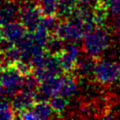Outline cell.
<instances>
[{
    "instance_id": "cell-1",
    "label": "cell",
    "mask_w": 120,
    "mask_h": 120,
    "mask_svg": "<svg viewBox=\"0 0 120 120\" xmlns=\"http://www.w3.org/2000/svg\"><path fill=\"white\" fill-rule=\"evenodd\" d=\"M53 34L63 41L78 42L85 37V30L82 22L74 14H69L64 21L57 22Z\"/></svg>"
},
{
    "instance_id": "cell-2",
    "label": "cell",
    "mask_w": 120,
    "mask_h": 120,
    "mask_svg": "<svg viewBox=\"0 0 120 120\" xmlns=\"http://www.w3.org/2000/svg\"><path fill=\"white\" fill-rule=\"evenodd\" d=\"M111 42V36L104 26L96 27L85 35L83 38V50L85 53L98 59L106 51Z\"/></svg>"
},
{
    "instance_id": "cell-3",
    "label": "cell",
    "mask_w": 120,
    "mask_h": 120,
    "mask_svg": "<svg viewBox=\"0 0 120 120\" xmlns=\"http://www.w3.org/2000/svg\"><path fill=\"white\" fill-rule=\"evenodd\" d=\"M22 78L23 75L14 65H8L0 69V86L7 98H12L22 89Z\"/></svg>"
},
{
    "instance_id": "cell-4",
    "label": "cell",
    "mask_w": 120,
    "mask_h": 120,
    "mask_svg": "<svg viewBox=\"0 0 120 120\" xmlns=\"http://www.w3.org/2000/svg\"><path fill=\"white\" fill-rule=\"evenodd\" d=\"M93 74L96 80L103 84L120 81V64L110 59H99L95 64Z\"/></svg>"
},
{
    "instance_id": "cell-5",
    "label": "cell",
    "mask_w": 120,
    "mask_h": 120,
    "mask_svg": "<svg viewBox=\"0 0 120 120\" xmlns=\"http://www.w3.org/2000/svg\"><path fill=\"white\" fill-rule=\"evenodd\" d=\"M42 13L37 4L31 3V1L23 2V5L20 8L19 19L28 32L35 31L39 25L42 18Z\"/></svg>"
},
{
    "instance_id": "cell-6",
    "label": "cell",
    "mask_w": 120,
    "mask_h": 120,
    "mask_svg": "<svg viewBox=\"0 0 120 120\" xmlns=\"http://www.w3.org/2000/svg\"><path fill=\"white\" fill-rule=\"evenodd\" d=\"M63 69L59 63L58 57L56 55L48 53L43 62L39 66L33 68L32 73L40 82L49 77L60 75Z\"/></svg>"
},
{
    "instance_id": "cell-7",
    "label": "cell",
    "mask_w": 120,
    "mask_h": 120,
    "mask_svg": "<svg viewBox=\"0 0 120 120\" xmlns=\"http://www.w3.org/2000/svg\"><path fill=\"white\" fill-rule=\"evenodd\" d=\"M56 56L58 57L63 71L66 73H73L80 58L79 47L74 42L66 44L61 52Z\"/></svg>"
},
{
    "instance_id": "cell-8",
    "label": "cell",
    "mask_w": 120,
    "mask_h": 120,
    "mask_svg": "<svg viewBox=\"0 0 120 120\" xmlns=\"http://www.w3.org/2000/svg\"><path fill=\"white\" fill-rule=\"evenodd\" d=\"M36 92L31 90L22 89L17 92L11 98V107L16 112H21L26 110L31 109L34 104L37 102Z\"/></svg>"
},
{
    "instance_id": "cell-9",
    "label": "cell",
    "mask_w": 120,
    "mask_h": 120,
    "mask_svg": "<svg viewBox=\"0 0 120 120\" xmlns=\"http://www.w3.org/2000/svg\"><path fill=\"white\" fill-rule=\"evenodd\" d=\"M28 31L23 24L19 21H11L1 26V33L3 38L8 39L13 44L18 43Z\"/></svg>"
},
{
    "instance_id": "cell-10",
    "label": "cell",
    "mask_w": 120,
    "mask_h": 120,
    "mask_svg": "<svg viewBox=\"0 0 120 120\" xmlns=\"http://www.w3.org/2000/svg\"><path fill=\"white\" fill-rule=\"evenodd\" d=\"M20 7L15 0L5 1L0 4V24L1 26L19 18Z\"/></svg>"
},
{
    "instance_id": "cell-11",
    "label": "cell",
    "mask_w": 120,
    "mask_h": 120,
    "mask_svg": "<svg viewBox=\"0 0 120 120\" xmlns=\"http://www.w3.org/2000/svg\"><path fill=\"white\" fill-rule=\"evenodd\" d=\"M95 60H96L95 58L87 54L85 57H80L74 71L77 72V74L80 76L90 75L91 73H93V70H94V67L96 64Z\"/></svg>"
},
{
    "instance_id": "cell-12",
    "label": "cell",
    "mask_w": 120,
    "mask_h": 120,
    "mask_svg": "<svg viewBox=\"0 0 120 120\" xmlns=\"http://www.w3.org/2000/svg\"><path fill=\"white\" fill-rule=\"evenodd\" d=\"M32 112H34L36 119H48L51 118L52 115V109L50 103L46 100H39L37 101L34 106L31 108Z\"/></svg>"
},
{
    "instance_id": "cell-13",
    "label": "cell",
    "mask_w": 120,
    "mask_h": 120,
    "mask_svg": "<svg viewBox=\"0 0 120 120\" xmlns=\"http://www.w3.org/2000/svg\"><path fill=\"white\" fill-rule=\"evenodd\" d=\"M70 75H71V73H68V75L65 76L64 82H63V85H62V88L60 91V95L64 96L68 98L72 97L78 89V83H77L76 79Z\"/></svg>"
},
{
    "instance_id": "cell-14",
    "label": "cell",
    "mask_w": 120,
    "mask_h": 120,
    "mask_svg": "<svg viewBox=\"0 0 120 120\" xmlns=\"http://www.w3.org/2000/svg\"><path fill=\"white\" fill-rule=\"evenodd\" d=\"M63 42L64 41L61 38H59L57 36H55L54 34H51L49 40L45 46V49L49 54L58 55L65 46L63 45Z\"/></svg>"
},
{
    "instance_id": "cell-15",
    "label": "cell",
    "mask_w": 120,
    "mask_h": 120,
    "mask_svg": "<svg viewBox=\"0 0 120 120\" xmlns=\"http://www.w3.org/2000/svg\"><path fill=\"white\" fill-rule=\"evenodd\" d=\"M38 7L42 15H57L58 1L57 0H38Z\"/></svg>"
},
{
    "instance_id": "cell-16",
    "label": "cell",
    "mask_w": 120,
    "mask_h": 120,
    "mask_svg": "<svg viewBox=\"0 0 120 120\" xmlns=\"http://www.w3.org/2000/svg\"><path fill=\"white\" fill-rule=\"evenodd\" d=\"M3 59H4V64L6 66L14 65L19 60H22V52L14 44L8 50L3 52Z\"/></svg>"
},
{
    "instance_id": "cell-17",
    "label": "cell",
    "mask_w": 120,
    "mask_h": 120,
    "mask_svg": "<svg viewBox=\"0 0 120 120\" xmlns=\"http://www.w3.org/2000/svg\"><path fill=\"white\" fill-rule=\"evenodd\" d=\"M49 103H50V105H51L53 112H55V113H61L68 107V98H66L64 96L56 95V96H53V97L50 98Z\"/></svg>"
},
{
    "instance_id": "cell-18",
    "label": "cell",
    "mask_w": 120,
    "mask_h": 120,
    "mask_svg": "<svg viewBox=\"0 0 120 120\" xmlns=\"http://www.w3.org/2000/svg\"><path fill=\"white\" fill-rule=\"evenodd\" d=\"M31 33H32L34 41L37 44H39L43 47L46 46V44L49 40V38L51 36V32L47 28L43 27L42 25H39L35 31H33Z\"/></svg>"
},
{
    "instance_id": "cell-19",
    "label": "cell",
    "mask_w": 120,
    "mask_h": 120,
    "mask_svg": "<svg viewBox=\"0 0 120 120\" xmlns=\"http://www.w3.org/2000/svg\"><path fill=\"white\" fill-rule=\"evenodd\" d=\"M39 85L38 80L34 76V74L31 72L29 74L23 75L22 78V89L25 90H31V91H37Z\"/></svg>"
},
{
    "instance_id": "cell-20",
    "label": "cell",
    "mask_w": 120,
    "mask_h": 120,
    "mask_svg": "<svg viewBox=\"0 0 120 120\" xmlns=\"http://www.w3.org/2000/svg\"><path fill=\"white\" fill-rule=\"evenodd\" d=\"M16 115L14 113V110L11 107V104L8 103L6 100L0 101V120H8L13 119Z\"/></svg>"
},
{
    "instance_id": "cell-21",
    "label": "cell",
    "mask_w": 120,
    "mask_h": 120,
    "mask_svg": "<svg viewBox=\"0 0 120 120\" xmlns=\"http://www.w3.org/2000/svg\"><path fill=\"white\" fill-rule=\"evenodd\" d=\"M57 22H58L57 15H43L41 18L40 25L47 28L51 32V31H53Z\"/></svg>"
},
{
    "instance_id": "cell-22",
    "label": "cell",
    "mask_w": 120,
    "mask_h": 120,
    "mask_svg": "<svg viewBox=\"0 0 120 120\" xmlns=\"http://www.w3.org/2000/svg\"><path fill=\"white\" fill-rule=\"evenodd\" d=\"M18 117L21 119H23V120H36V116L31 109L19 112Z\"/></svg>"
},
{
    "instance_id": "cell-23",
    "label": "cell",
    "mask_w": 120,
    "mask_h": 120,
    "mask_svg": "<svg viewBox=\"0 0 120 120\" xmlns=\"http://www.w3.org/2000/svg\"><path fill=\"white\" fill-rule=\"evenodd\" d=\"M114 32H115L116 37L120 39V14L117 16L115 22H114Z\"/></svg>"
},
{
    "instance_id": "cell-24",
    "label": "cell",
    "mask_w": 120,
    "mask_h": 120,
    "mask_svg": "<svg viewBox=\"0 0 120 120\" xmlns=\"http://www.w3.org/2000/svg\"><path fill=\"white\" fill-rule=\"evenodd\" d=\"M7 99V97L5 95V92L3 90V88L0 86V101H3V100H6Z\"/></svg>"
},
{
    "instance_id": "cell-25",
    "label": "cell",
    "mask_w": 120,
    "mask_h": 120,
    "mask_svg": "<svg viewBox=\"0 0 120 120\" xmlns=\"http://www.w3.org/2000/svg\"><path fill=\"white\" fill-rule=\"evenodd\" d=\"M77 2L79 3V4H91V2H92V0H77Z\"/></svg>"
},
{
    "instance_id": "cell-26",
    "label": "cell",
    "mask_w": 120,
    "mask_h": 120,
    "mask_svg": "<svg viewBox=\"0 0 120 120\" xmlns=\"http://www.w3.org/2000/svg\"><path fill=\"white\" fill-rule=\"evenodd\" d=\"M4 64V59H3V53L0 52V67H2V65Z\"/></svg>"
},
{
    "instance_id": "cell-27",
    "label": "cell",
    "mask_w": 120,
    "mask_h": 120,
    "mask_svg": "<svg viewBox=\"0 0 120 120\" xmlns=\"http://www.w3.org/2000/svg\"><path fill=\"white\" fill-rule=\"evenodd\" d=\"M17 2H27V1H31V0H15Z\"/></svg>"
},
{
    "instance_id": "cell-28",
    "label": "cell",
    "mask_w": 120,
    "mask_h": 120,
    "mask_svg": "<svg viewBox=\"0 0 120 120\" xmlns=\"http://www.w3.org/2000/svg\"><path fill=\"white\" fill-rule=\"evenodd\" d=\"M0 30H1V24H0Z\"/></svg>"
},
{
    "instance_id": "cell-29",
    "label": "cell",
    "mask_w": 120,
    "mask_h": 120,
    "mask_svg": "<svg viewBox=\"0 0 120 120\" xmlns=\"http://www.w3.org/2000/svg\"><path fill=\"white\" fill-rule=\"evenodd\" d=\"M1 68H1V67H0V69H1Z\"/></svg>"
},
{
    "instance_id": "cell-30",
    "label": "cell",
    "mask_w": 120,
    "mask_h": 120,
    "mask_svg": "<svg viewBox=\"0 0 120 120\" xmlns=\"http://www.w3.org/2000/svg\"><path fill=\"white\" fill-rule=\"evenodd\" d=\"M1 1H2V0H0V2H1Z\"/></svg>"
},
{
    "instance_id": "cell-31",
    "label": "cell",
    "mask_w": 120,
    "mask_h": 120,
    "mask_svg": "<svg viewBox=\"0 0 120 120\" xmlns=\"http://www.w3.org/2000/svg\"><path fill=\"white\" fill-rule=\"evenodd\" d=\"M97 1H98V0H97Z\"/></svg>"
},
{
    "instance_id": "cell-32",
    "label": "cell",
    "mask_w": 120,
    "mask_h": 120,
    "mask_svg": "<svg viewBox=\"0 0 120 120\" xmlns=\"http://www.w3.org/2000/svg\"><path fill=\"white\" fill-rule=\"evenodd\" d=\"M57 1H58V0H57Z\"/></svg>"
}]
</instances>
